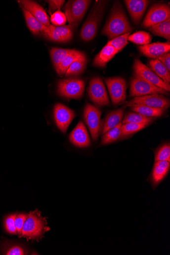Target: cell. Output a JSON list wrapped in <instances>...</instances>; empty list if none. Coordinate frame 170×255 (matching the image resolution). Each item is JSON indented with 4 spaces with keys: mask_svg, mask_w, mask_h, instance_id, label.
I'll return each mask as SVG.
<instances>
[{
    "mask_svg": "<svg viewBox=\"0 0 170 255\" xmlns=\"http://www.w3.org/2000/svg\"><path fill=\"white\" fill-rule=\"evenodd\" d=\"M170 167V162L168 161L155 162L150 180L153 189L155 190L166 177L169 171Z\"/></svg>",
    "mask_w": 170,
    "mask_h": 255,
    "instance_id": "cell-20",
    "label": "cell"
},
{
    "mask_svg": "<svg viewBox=\"0 0 170 255\" xmlns=\"http://www.w3.org/2000/svg\"><path fill=\"white\" fill-rule=\"evenodd\" d=\"M133 71L135 75L140 77L168 92L170 91V85L164 82L150 68L144 65L139 59H136L134 61Z\"/></svg>",
    "mask_w": 170,
    "mask_h": 255,
    "instance_id": "cell-9",
    "label": "cell"
},
{
    "mask_svg": "<svg viewBox=\"0 0 170 255\" xmlns=\"http://www.w3.org/2000/svg\"><path fill=\"white\" fill-rule=\"evenodd\" d=\"M133 27L128 20L122 4L120 1H116L101 31L102 35L106 36L111 41L125 34L131 33Z\"/></svg>",
    "mask_w": 170,
    "mask_h": 255,
    "instance_id": "cell-1",
    "label": "cell"
},
{
    "mask_svg": "<svg viewBox=\"0 0 170 255\" xmlns=\"http://www.w3.org/2000/svg\"><path fill=\"white\" fill-rule=\"evenodd\" d=\"M155 160L170 162V145L166 143L160 146L155 152Z\"/></svg>",
    "mask_w": 170,
    "mask_h": 255,
    "instance_id": "cell-33",
    "label": "cell"
},
{
    "mask_svg": "<svg viewBox=\"0 0 170 255\" xmlns=\"http://www.w3.org/2000/svg\"><path fill=\"white\" fill-rule=\"evenodd\" d=\"M119 52L113 46L106 44L95 57L93 65L95 67L104 68Z\"/></svg>",
    "mask_w": 170,
    "mask_h": 255,
    "instance_id": "cell-21",
    "label": "cell"
},
{
    "mask_svg": "<svg viewBox=\"0 0 170 255\" xmlns=\"http://www.w3.org/2000/svg\"><path fill=\"white\" fill-rule=\"evenodd\" d=\"M101 115V112L98 108L89 104L85 106L84 111V121L90 130L93 141L98 139Z\"/></svg>",
    "mask_w": 170,
    "mask_h": 255,
    "instance_id": "cell-12",
    "label": "cell"
},
{
    "mask_svg": "<svg viewBox=\"0 0 170 255\" xmlns=\"http://www.w3.org/2000/svg\"><path fill=\"white\" fill-rule=\"evenodd\" d=\"M85 82L80 79L70 78L60 80L57 85L58 95L68 99H80L84 94Z\"/></svg>",
    "mask_w": 170,
    "mask_h": 255,
    "instance_id": "cell-5",
    "label": "cell"
},
{
    "mask_svg": "<svg viewBox=\"0 0 170 255\" xmlns=\"http://www.w3.org/2000/svg\"><path fill=\"white\" fill-rule=\"evenodd\" d=\"M49 229L46 218L42 215L41 212L36 210L28 213L23 227L21 237L25 238L27 241H39Z\"/></svg>",
    "mask_w": 170,
    "mask_h": 255,
    "instance_id": "cell-3",
    "label": "cell"
},
{
    "mask_svg": "<svg viewBox=\"0 0 170 255\" xmlns=\"http://www.w3.org/2000/svg\"><path fill=\"white\" fill-rule=\"evenodd\" d=\"M47 2L48 4L50 12L53 13V12L60 11L65 1L64 0H49V1Z\"/></svg>",
    "mask_w": 170,
    "mask_h": 255,
    "instance_id": "cell-38",
    "label": "cell"
},
{
    "mask_svg": "<svg viewBox=\"0 0 170 255\" xmlns=\"http://www.w3.org/2000/svg\"><path fill=\"white\" fill-rule=\"evenodd\" d=\"M131 110L135 113L149 118H158L163 116L167 109L155 108L143 105H135L130 107Z\"/></svg>",
    "mask_w": 170,
    "mask_h": 255,
    "instance_id": "cell-23",
    "label": "cell"
},
{
    "mask_svg": "<svg viewBox=\"0 0 170 255\" xmlns=\"http://www.w3.org/2000/svg\"><path fill=\"white\" fill-rule=\"evenodd\" d=\"M26 23L30 31L34 35H42L47 27L34 17L27 10L22 8Z\"/></svg>",
    "mask_w": 170,
    "mask_h": 255,
    "instance_id": "cell-22",
    "label": "cell"
},
{
    "mask_svg": "<svg viewBox=\"0 0 170 255\" xmlns=\"http://www.w3.org/2000/svg\"><path fill=\"white\" fill-rule=\"evenodd\" d=\"M16 215L17 213L10 214L5 219L4 225L6 231L12 235L17 234L15 225V219Z\"/></svg>",
    "mask_w": 170,
    "mask_h": 255,
    "instance_id": "cell-36",
    "label": "cell"
},
{
    "mask_svg": "<svg viewBox=\"0 0 170 255\" xmlns=\"http://www.w3.org/2000/svg\"><path fill=\"white\" fill-rule=\"evenodd\" d=\"M69 25L47 27L42 36L50 41L59 43H66L70 42L73 37V32Z\"/></svg>",
    "mask_w": 170,
    "mask_h": 255,
    "instance_id": "cell-13",
    "label": "cell"
},
{
    "mask_svg": "<svg viewBox=\"0 0 170 255\" xmlns=\"http://www.w3.org/2000/svg\"><path fill=\"white\" fill-rule=\"evenodd\" d=\"M88 93L91 100L98 106H109L110 100L104 84L98 77L93 78L89 85Z\"/></svg>",
    "mask_w": 170,
    "mask_h": 255,
    "instance_id": "cell-7",
    "label": "cell"
},
{
    "mask_svg": "<svg viewBox=\"0 0 170 255\" xmlns=\"http://www.w3.org/2000/svg\"><path fill=\"white\" fill-rule=\"evenodd\" d=\"M157 59L159 60L162 62L167 68V70L170 71V52L165 53L160 57Z\"/></svg>",
    "mask_w": 170,
    "mask_h": 255,
    "instance_id": "cell-40",
    "label": "cell"
},
{
    "mask_svg": "<svg viewBox=\"0 0 170 255\" xmlns=\"http://www.w3.org/2000/svg\"><path fill=\"white\" fill-rule=\"evenodd\" d=\"M124 2L133 22L135 25H138L149 1L147 0H126Z\"/></svg>",
    "mask_w": 170,
    "mask_h": 255,
    "instance_id": "cell-15",
    "label": "cell"
},
{
    "mask_svg": "<svg viewBox=\"0 0 170 255\" xmlns=\"http://www.w3.org/2000/svg\"><path fill=\"white\" fill-rule=\"evenodd\" d=\"M76 116L74 111L61 104H57L54 109V117L58 128L65 133Z\"/></svg>",
    "mask_w": 170,
    "mask_h": 255,
    "instance_id": "cell-14",
    "label": "cell"
},
{
    "mask_svg": "<svg viewBox=\"0 0 170 255\" xmlns=\"http://www.w3.org/2000/svg\"><path fill=\"white\" fill-rule=\"evenodd\" d=\"M126 107H131L133 105H143L155 108L167 109L170 107V100L162 94H152L141 97H136L125 103Z\"/></svg>",
    "mask_w": 170,
    "mask_h": 255,
    "instance_id": "cell-11",
    "label": "cell"
},
{
    "mask_svg": "<svg viewBox=\"0 0 170 255\" xmlns=\"http://www.w3.org/2000/svg\"><path fill=\"white\" fill-rule=\"evenodd\" d=\"M28 214L19 213L17 214L15 219V225L17 232V235L21 238L23 227L25 220L28 217Z\"/></svg>",
    "mask_w": 170,
    "mask_h": 255,
    "instance_id": "cell-37",
    "label": "cell"
},
{
    "mask_svg": "<svg viewBox=\"0 0 170 255\" xmlns=\"http://www.w3.org/2000/svg\"><path fill=\"white\" fill-rule=\"evenodd\" d=\"M75 49H64L53 47L50 50L51 59L55 70L64 60V59L69 54L74 52Z\"/></svg>",
    "mask_w": 170,
    "mask_h": 255,
    "instance_id": "cell-29",
    "label": "cell"
},
{
    "mask_svg": "<svg viewBox=\"0 0 170 255\" xmlns=\"http://www.w3.org/2000/svg\"><path fill=\"white\" fill-rule=\"evenodd\" d=\"M25 250L22 247L18 245L12 246L8 248L5 255H27Z\"/></svg>",
    "mask_w": 170,
    "mask_h": 255,
    "instance_id": "cell-39",
    "label": "cell"
},
{
    "mask_svg": "<svg viewBox=\"0 0 170 255\" xmlns=\"http://www.w3.org/2000/svg\"><path fill=\"white\" fill-rule=\"evenodd\" d=\"M66 22V16L61 11H56L51 15L50 22L55 26H64Z\"/></svg>",
    "mask_w": 170,
    "mask_h": 255,
    "instance_id": "cell-35",
    "label": "cell"
},
{
    "mask_svg": "<svg viewBox=\"0 0 170 255\" xmlns=\"http://www.w3.org/2000/svg\"><path fill=\"white\" fill-rule=\"evenodd\" d=\"M153 35L170 40V19L149 28Z\"/></svg>",
    "mask_w": 170,
    "mask_h": 255,
    "instance_id": "cell-28",
    "label": "cell"
},
{
    "mask_svg": "<svg viewBox=\"0 0 170 255\" xmlns=\"http://www.w3.org/2000/svg\"><path fill=\"white\" fill-rule=\"evenodd\" d=\"M91 2L89 0H73L68 1L64 6L67 20L73 31L77 29Z\"/></svg>",
    "mask_w": 170,
    "mask_h": 255,
    "instance_id": "cell-4",
    "label": "cell"
},
{
    "mask_svg": "<svg viewBox=\"0 0 170 255\" xmlns=\"http://www.w3.org/2000/svg\"><path fill=\"white\" fill-rule=\"evenodd\" d=\"M140 52L146 57L156 59L160 56L170 52V43L156 42L138 47Z\"/></svg>",
    "mask_w": 170,
    "mask_h": 255,
    "instance_id": "cell-18",
    "label": "cell"
},
{
    "mask_svg": "<svg viewBox=\"0 0 170 255\" xmlns=\"http://www.w3.org/2000/svg\"><path fill=\"white\" fill-rule=\"evenodd\" d=\"M124 112L125 108L113 111L110 113L103 121H101L99 134L103 135L110 129L122 123Z\"/></svg>",
    "mask_w": 170,
    "mask_h": 255,
    "instance_id": "cell-19",
    "label": "cell"
},
{
    "mask_svg": "<svg viewBox=\"0 0 170 255\" xmlns=\"http://www.w3.org/2000/svg\"><path fill=\"white\" fill-rule=\"evenodd\" d=\"M122 126V123H121L104 134L101 137L100 145H108L120 139Z\"/></svg>",
    "mask_w": 170,
    "mask_h": 255,
    "instance_id": "cell-27",
    "label": "cell"
},
{
    "mask_svg": "<svg viewBox=\"0 0 170 255\" xmlns=\"http://www.w3.org/2000/svg\"><path fill=\"white\" fill-rule=\"evenodd\" d=\"M155 120V118H154L147 117L139 113H129L125 117L122 124H150Z\"/></svg>",
    "mask_w": 170,
    "mask_h": 255,
    "instance_id": "cell-31",
    "label": "cell"
},
{
    "mask_svg": "<svg viewBox=\"0 0 170 255\" xmlns=\"http://www.w3.org/2000/svg\"><path fill=\"white\" fill-rule=\"evenodd\" d=\"M130 35V33L118 37L110 41L107 44L110 45L120 52L128 43V38Z\"/></svg>",
    "mask_w": 170,
    "mask_h": 255,
    "instance_id": "cell-34",
    "label": "cell"
},
{
    "mask_svg": "<svg viewBox=\"0 0 170 255\" xmlns=\"http://www.w3.org/2000/svg\"><path fill=\"white\" fill-rule=\"evenodd\" d=\"M111 100L114 105L123 103L127 98V85L126 80L121 78H110L105 79Z\"/></svg>",
    "mask_w": 170,
    "mask_h": 255,
    "instance_id": "cell-10",
    "label": "cell"
},
{
    "mask_svg": "<svg viewBox=\"0 0 170 255\" xmlns=\"http://www.w3.org/2000/svg\"><path fill=\"white\" fill-rule=\"evenodd\" d=\"M18 2L21 8L29 11L46 27L50 25L48 16L45 10L38 3L30 0H21Z\"/></svg>",
    "mask_w": 170,
    "mask_h": 255,
    "instance_id": "cell-17",
    "label": "cell"
},
{
    "mask_svg": "<svg viewBox=\"0 0 170 255\" xmlns=\"http://www.w3.org/2000/svg\"><path fill=\"white\" fill-rule=\"evenodd\" d=\"M170 18V6L166 4H156L147 12L142 27L149 28L166 21Z\"/></svg>",
    "mask_w": 170,
    "mask_h": 255,
    "instance_id": "cell-8",
    "label": "cell"
},
{
    "mask_svg": "<svg viewBox=\"0 0 170 255\" xmlns=\"http://www.w3.org/2000/svg\"><path fill=\"white\" fill-rule=\"evenodd\" d=\"M157 94L168 95V92L140 77L133 75L130 81L131 97H141Z\"/></svg>",
    "mask_w": 170,
    "mask_h": 255,
    "instance_id": "cell-6",
    "label": "cell"
},
{
    "mask_svg": "<svg viewBox=\"0 0 170 255\" xmlns=\"http://www.w3.org/2000/svg\"><path fill=\"white\" fill-rule=\"evenodd\" d=\"M69 139L73 145L79 148H86L91 145L88 131L82 122H80L72 131Z\"/></svg>",
    "mask_w": 170,
    "mask_h": 255,
    "instance_id": "cell-16",
    "label": "cell"
},
{
    "mask_svg": "<svg viewBox=\"0 0 170 255\" xmlns=\"http://www.w3.org/2000/svg\"><path fill=\"white\" fill-rule=\"evenodd\" d=\"M152 41V38L149 34L144 31L135 32L129 35L128 41L135 44L145 45L149 44Z\"/></svg>",
    "mask_w": 170,
    "mask_h": 255,
    "instance_id": "cell-32",
    "label": "cell"
},
{
    "mask_svg": "<svg viewBox=\"0 0 170 255\" xmlns=\"http://www.w3.org/2000/svg\"><path fill=\"white\" fill-rule=\"evenodd\" d=\"M149 124H125L121 127V137L120 139H125L134 133L146 128Z\"/></svg>",
    "mask_w": 170,
    "mask_h": 255,
    "instance_id": "cell-30",
    "label": "cell"
},
{
    "mask_svg": "<svg viewBox=\"0 0 170 255\" xmlns=\"http://www.w3.org/2000/svg\"><path fill=\"white\" fill-rule=\"evenodd\" d=\"M84 55L85 54L83 52L75 49L74 52L68 55L58 66L55 70L57 73L60 76H63L71 65Z\"/></svg>",
    "mask_w": 170,
    "mask_h": 255,
    "instance_id": "cell-24",
    "label": "cell"
},
{
    "mask_svg": "<svg viewBox=\"0 0 170 255\" xmlns=\"http://www.w3.org/2000/svg\"><path fill=\"white\" fill-rule=\"evenodd\" d=\"M150 69L154 72L164 82L170 83V73L165 66L158 59H153L149 61Z\"/></svg>",
    "mask_w": 170,
    "mask_h": 255,
    "instance_id": "cell-25",
    "label": "cell"
},
{
    "mask_svg": "<svg viewBox=\"0 0 170 255\" xmlns=\"http://www.w3.org/2000/svg\"><path fill=\"white\" fill-rule=\"evenodd\" d=\"M108 2V1L104 0L95 1L87 19L81 30L80 38L83 41L88 42L95 38Z\"/></svg>",
    "mask_w": 170,
    "mask_h": 255,
    "instance_id": "cell-2",
    "label": "cell"
},
{
    "mask_svg": "<svg viewBox=\"0 0 170 255\" xmlns=\"http://www.w3.org/2000/svg\"><path fill=\"white\" fill-rule=\"evenodd\" d=\"M87 64V59L85 55L71 65L65 76L66 77H73L81 75L86 69Z\"/></svg>",
    "mask_w": 170,
    "mask_h": 255,
    "instance_id": "cell-26",
    "label": "cell"
}]
</instances>
